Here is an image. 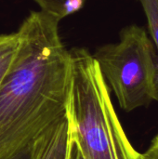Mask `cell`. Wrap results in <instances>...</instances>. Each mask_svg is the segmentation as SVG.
<instances>
[{"instance_id":"cell-1","label":"cell","mask_w":158,"mask_h":159,"mask_svg":"<svg viewBox=\"0 0 158 159\" xmlns=\"http://www.w3.org/2000/svg\"><path fill=\"white\" fill-rule=\"evenodd\" d=\"M60 21L43 10L32 11L17 31L18 48L0 82V159L32 145L67 114L71 56Z\"/></svg>"},{"instance_id":"cell-2","label":"cell","mask_w":158,"mask_h":159,"mask_svg":"<svg viewBox=\"0 0 158 159\" xmlns=\"http://www.w3.org/2000/svg\"><path fill=\"white\" fill-rule=\"evenodd\" d=\"M67 117L84 159H141L114 108L109 86L92 54L73 48Z\"/></svg>"},{"instance_id":"cell-3","label":"cell","mask_w":158,"mask_h":159,"mask_svg":"<svg viewBox=\"0 0 158 159\" xmlns=\"http://www.w3.org/2000/svg\"><path fill=\"white\" fill-rule=\"evenodd\" d=\"M92 56L124 111L131 112L158 102L154 83L157 54L143 27H124L118 42L97 48Z\"/></svg>"},{"instance_id":"cell-4","label":"cell","mask_w":158,"mask_h":159,"mask_svg":"<svg viewBox=\"0 0 158 159\" xmlns=\"http://www.w3.org/2000/svg\"><path fill=\"white\" fill-rule=\"evenodd\" d=\"M71 127L67 114L47 129L32 144V159H67Z\"/></svg>"},{"instance_id":"cell-5","label":"cell","mask_w":158,"mask_h":159,"mask_svg":"<svg viewBox=\"0 0 158 159\" xmlns=\"http://www.w3.org/2000/svg\"><path fill=\"white\" fill-rule=\"evenodd\" d=\"M40 10L56 16L60 20L79 10L86 0H34Z\"/></svg>"},{"instance_id":"cell-6","label":"cell","mask_w":158,"mask_h":159,"mask_svg":"<svg viewBox=\"0 0 158 159\" xmlns=\"http://www.w3.org/2000/svg\"><path fill=\"white\" fill-rule=\"evenodd\" d=\"M18 48V34H0V82L9 69Z\"/></svg>"},{"instance_id":"cell-7","label":"cell","mask_w":158,"mask_h":159,"mask_svg":"<svg viewBox=\"0 0 158 159\" xmlns=\"http://www.w3.org/2000/svg\"><path fill=\"white\" fill-rule=\"evenodd\" d=\"M147 18L148 30L157 52L158 63V0H139Z\"/></svg>"},{"instance_id":"cell-8","label":"cell","mask_w":158,"mask_h":159,"mask_svg":"<svg viewBox=\"0 0 158 159\" xmlns=\"http://www.w3.org/2000/svg\"><path fill=\"white\" fill-rule=\"evenodd\" d=\"M141 159H158V133L153 138L147 150L141 154Z\"/></svg>"},{"instance_id":"cell-9","label":"cell","mask_w":158,"mask_h":159,"mask_svg":"<svg viewBox=\"0 0 158 159\" xmlns=\"http://www.w3.org/2000/svg\"><path fill=\"white\" fill-rule=\"evenodd\" d=\"M67 159H84L79 148H78L76 142L74 141V137L72 136V133H71V140H70V144H69V151H68Z\"/></svg>"},{"instance_id":"cell-10","label":"cell","mask_w":158,"mask_h":159,"mask_svg":"<svg viewBox=\"0 0 158 159\" xmlns=\"http://www.w3.org/2000/svg\"><path fill=\"white\" fill-rule=\"evenodd\" d=\"M8 159H32V145L28 146L24 150L20 151V153L16 154L15 156Z\"/></svg>"},{"instance_id":"cell-11","label":"cell","mask_w":158,"mask_h":159,"mask_svg":"<svg viewBox=\"0 0 158 159\" xmlns=\"http://www.w3.org/2000/svg\"><path fill=\"white\" fill-rule=\"evenodd\" d=\"M155 89L158 93V63L156 62V75H155Z\"/></svg>"}]
</instances>
